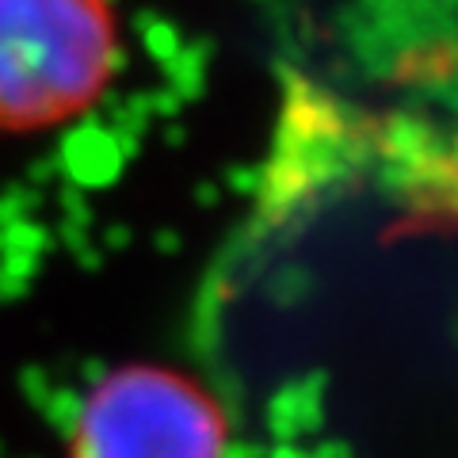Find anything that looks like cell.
<instances>
[{
    "instance_id": "obj_1",
    "label": "cell",
    "mask_w": 458,
    "mask_h": 458,
    "mask_svg": "<svg viewBox=\"0 0 458 458\" xmlns=\"http://www.w3.org/2000/svg\"><path fill=\"white\" fill-rule=\"evenodd\" d=\"M123 65L111 0H0V134H47L92 111Z\"/></svg>"
},
{
    "instance_id": "obj_2",
    "label": "cell",
    "mask_w": 458,
    "mask_h": 458,
    "mask_svg": "<svg viewBox=\"0 0 458 458\" xmlns=\"http://www.w3.org/2000/svg\"><path fill=\"white\" fill-rule=\"evenodd\" d=\"M229 424L207 386L165 363L99 375L69 420V458H225Z\"/></svg>"
}]
</instances>
